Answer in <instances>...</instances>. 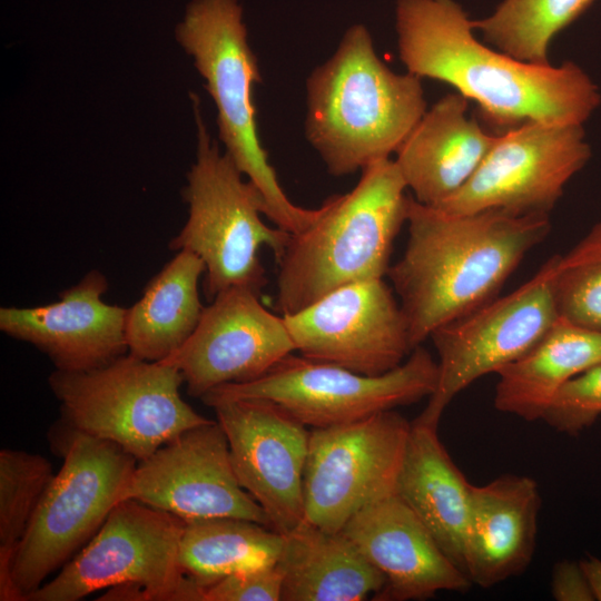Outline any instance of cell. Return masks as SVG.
<instances>
[{
    "label": "cell",
    "mask_w": 601,
    "mask_h": 601,
    "mask_svg": "<svg viewBox=\"0 0 601 601\" xmlns=\"http://www.w3.org/2000/svg\"><path fill=\"white\" fill-rule=\"evenodd\" d=\"M259 296L246 287L219 293L190 337L160 361L181 373L189 395L201 398L217 386L256 380L295 351L284 317Z\"/></svg>",
    "instance_id": "obj_16"
},
{
    "label": "cell",
    "mask_w": 601,
    "mask_h": 601,
    "mask_svg": "<svg viewBox=\"0 0 601 601\" xmlns=\"http://www.w3.org/2000/svg\"><path fill=\"white\" fill-rule=\"evenodd\" d=\"M204 262L181 249L146 285L126 315L128 353L159 362L177 351L194 333L204 307L198 284Z\"/></svg>",
    "instance_id": "obj_25"
},
{
    "label": "cell",
    "mask_w": 601,
    "mask_h": 601,
    "mask_svg": "<svg viewBox=\"0 0 601 601\" xmlns=\"http://www.w3.org/2000/svg\"><path fill=\"white\" fill-rule=\"evenodd\" d=\"M282 316L302 356L363 375L387 373L413 351L405 315L383 278L345 285Z\"/></svg>",
    "instance_id": "obj_14"
},
{
    "label": "cell",
    "mask_w": 601,
    "mask_h": 601,
    "mask_svg": "<svg viewBox=\"0 0 601 601\" xmlns=\"http://www.w3.org/2000/svg\"><path fill=\"white\" fill-rule=\"evenodd\" d=\"M436 383L437 362L421 345L401 365L375 376L289 354L263 376L217 386L201 401L211 407L267 400L306 426L327 428L428 398Z\"/></svg>",
    "instance_id": "obj_10"
},
{
    "label": "cell",
    "mask_w": 601,
    "mask_h": 601,
    "mask_svg": "<svg viewBox=\"0 0 601 601\" xmlns=\"http://www.w3.org/2000/svg\"><path fill=\"white\" fill-rule=\"evenodd\" d=\"M580 564L590 582L595 600L601 601V560L589 555Z\"/></svg>",
    "instance_id": "obj_33"
},
{
    "label": "cell",
    "mask_w": 601,
    "mask_h": 601,
    "mask_svg": "<svg viewBox=\"0 0 601 601\" xmlns=\"http://www.w3.org/2000/svg\"><path fill=\"white\" fill-rule=\"evenodd\" d=\"M395 29L407 72L451 85L505 131L526 121L583 125L600 105L578 65H534L491 49L454 0H397Z\"/></svg>",
    "instance_id": "obj_1"
},
{
    "label": "cell",
    "mask_w": 601,
    "mask_h": 601,
    "mask_svg": "<svg viewBox=\"0 0 601 601\" xmlns=\"http://www.w3.org/2000/svg\"><path fill=\"white\" fill-rule=\"evenodd\" d=\"M108 282L91 270L63 290L59 300L36 307H1L0 329L32 344L61 371L106 365L128 351L127 308L102 298Z\"/></svg>",
    "instance_id": "obj_19"
},
{
    "label": "cell",
    "mask_w": 601,
    "mask_h": 601,
    "mask_svg": "<svg viewBox=\"0 0 601 601\" xmlns=\"http://www.w3.org/2000/svg\"><path fill=\"white\" fill-rule=\"evenodd\" d=\"M554 287L560 318L601 332V221L560 255Z\"/></svg>",
    "instance_id": "obj_29"
},
{
    "label": "cell",
    "mask_w": 601,
    "mask_h": 601,
    "mask_svg": "<svg viewBox=\"0 0 601 601\" xmlns=\"http://www.w3.org/2000/svg\"><path fill=\"white\" fill-rule=\"evenodd\" d=\"M53 475L50 462L40 454L12 449L0 451L1 601H13L11 563Z\"/></svg>",
    "instance_id": "obj_28"
},
{
    "label": "cell",
    "mask_w": 601,
    "mask_h": 601,
    "mask_svg": "<svg viewBox=\"0 0 601 601\" xmlns=\"http://www.w3.org/2000/svg\"><path fill=\"white\" fill-rule=\"evenodd\" d=\"M412 423L394 410L309 432L304 521L338 533L367 504L396 492Z\"/></svg>",
    "instance_id": "obj_12"
},
{
    "label": "cell",
    "mask_w": 601,
    "mask_h": 601,
    "mask_svg": "<svg viewBox=\"0 0 601 601\" xmlns=\"http://www.w3.org/2000/svg\"><path fill=\"white\" fill-rule=\"evenodd\" d=\"M282 601H361L376 597L384 575L342 533L303 521L285 534Z\"/></svg>",
    "instance_id": "obj_23"
},
{
    "label": "cell",
    "mask_w": 601,
    "mask_h": 601,
    "mask_svg": "<svg viewBox=\"0 0 601 601\" xmlns=\"http://www.w3.org/2000/svg\"><path fill=\"white\" fill-rule=\"evenodd\" d=\"M211 407L238 482L262 506L272 529L289 533L304 521L307 426L267 400L240 398Z\"/></svg>",
    "instance_id": "obj_17"
},
{
    "label": "cell",
    "mask_w": 601,
    "mask_h": 601,
    "mask_svg": "<svg viewBox=\"0 0 601 601\" xmlns=\"http://www.w3.org/2000/svg\"><path fill=\"white\" fill-rule=\"evenodd\" d=\"M551 593L558 601H593L594 593L579 562L562 560L554 564Z\"/></svg>",
    "instance_id": "obj_32"
},
{
    "label": "cell",
    "mask_w": 601,
    "mask_h": 601,
    "mask_svg": "<svg viewBox=\"0 0 601 601\" xmlns=\"http://www.w3.org/2000/svg\"><path fill=\"white\" fill-rule=\"evenodd\" d=\"M339 533L384 575L375 600H424L473 584L396 492L361 509Z\"/></svg>",
    "instance_id": "obj_18"
},
{
    "label": "cell",
    "mask_w": 601,
    "mask_h": 601,
    "mask_svg": "<svg viewBox=\"0 0 601 601\" xmlns=\"http://www.w3.org/2000/svg\"><path fill=\"white\" fill-rule=\"evenodd\" d=\"M283 581L279 562L236 572L207 585L203 601H282Z\"/></svg>",
    "instance_id": "obj_31"
},
{
    "label": "cell",
    "mask_w": 601,
    "mask_h": 601,
    "mask_svg": "<svg viewBox=\"0 0 601 601\" xmlns=\"http://www.w3.org/2000/svg\"><path fill=\"white\" fill-rule=\"evenodd\" d=\"M406 189L395 160L385 158L365 167L351 191L328 197L277 260L276 309L293 314L345 285L383 278L406 221Z\"/></svg>",
    "instance_id": "obj_4"
},
{
    "label": "cell",
    "mask_w": 601,
    "mask_h": 601,
    "mask_svg": "<svg viewBox=\"0 0 601 601\" xmlns=\"http://www.w3.org/2000/svg\"><path fill=\"white\" fill-rule=\"evenodd\" d=\"M184 524L136 500L120 501L86 546L27 601H78L116 585L119 600L203 601L205 588L179 562Z\"/></svg>",
    "instance_id": "obj_8"
},
{
    "label": "cell",
    "mask_w": 601,
    "mask_h": 601,
    "mask_svg": "<svg viewBox=\"0 0 601 601\" xmlns=\"http://www.w3.org/2000/svg\"><path fill=\"white\" fill-rule=\"evenodd\" d=\"M62 466L47 486L14 553L13 601H27L45 579L101 528L124 492L137 460L115 443L69 427Z\"/></svg>",
    "instance_id": "obj_9"
},
{
    "label": "cell",
    "mask_w": 601,
    "mask_h": 601,
    "mask_svg": "<svg viewBox=\"0 0 601 601\" xmlns=\"http://www.w3.org/2000/svg\"><path fill=\"white\" fill-rule=\"evenodd\" d=\"M467 102L457 91L441 98L395 152L401 175L421 204L435 207L454 195L497 138L466 116Z\"/></svg>",
    "instance_id": "obj_21"
},
{
    "label": "cell",
    "mask_w": 601,
    "mask_h": 601,
    "mask_svg": "<svg viewBox=\"0 0 601 601\" xmlns=\"http://www.w3.org/2000/svg\"><path fill=\"white\" fill-rule=\"evenodd\" d=\"M406 223L405 250L386 274L400 297L413 349L436 328L493 299L551 230L546 214H453L412 195Z\"/></svg>",
    "instance_id": "obj_2"
},
{
    "label": "cell",
    "mask_w": 601,
    "mask_h": 601,
    "mask_svg": "<svg viewBox=\"0 0 601 601\" xmlns=\"http://www.w3.org/2000/svg\"><path fill=\"white\" fill-rule=\"evenodd\" d=\"M541 496L530 476L504 474L472 485L465 540V571L489 589L522 574L536 542Z\"/></svg>",
    "instance_id": "obj_20"
},
{
    "label": "cell",
    "mask_w": 601,
    "mask_h": 601,
    "mask_svg": "<svg viewBox=\"0 0 601 601\" xmlns=\"http://www.w3.org/2000/svg\"><path fill=\"white\" fill-rule=\"evenodd\" d=\"M184 521L237 518L272 528L262 506L235 474L226 434L217 421L183 432L138 461L124 492Z\"/></svg>",
    "instance_id": "obj_15"
},
{
    "label": "cell",
    "mask_w": 601,
    "mask_h": 601,
    "mask_svg": "<svg viewBox=\"0 0 601 601\" xmlns=\"http://www.w3.org/2000/svg\"><path fill=\"white\" fill-rule=\"evenodd\" d=\"M176 38L206 81L225 152L257 190L263 214L280 229L302 231L316 219L319 207L307 209L287 197L260 142L252 90L262 75L238 0H193Z\"/></svg>",
    "instance_id": "obj_5"
},
{
    "label": "cell",
    "mask_w": 601,
    "mask_h": 601,
    "mask_svg": "<svg viewBox=\"0 0 601 601\" xmlns=\"http://www.w3.org/2000/svg\"><path fill=\"white\" fill-rule=\"evenodd\" d=\"M601 363V332L559 318L528 353L496 374L494 406L524 421L542 420L556 392Z\"/></svg>",
    "instance_id": "obj_24"
},
{
    "label": "cell",
    "mask_w": 601,
    "mask_h": 601,
    "mask_svg": "<svg viewBox=\"0 0 601 601\" xmlns=\"http://www.w3.org/2000/svg\"><path fill=\"white\" fill-rule=\"evenodd\" d=\"M590 156L582 125L526 121L497 135L471 178L435 207L453 214L549 215Z\"/></svg>",
    "instance_id": "obj_13"
},
{
    "label": "cell",
    "mask_w": 601,
    "mask_h": 601,
    "mask_svg": "<svg viewBox=\"0 0 601 601\" xmlns=\"http://www.w3.org/2000/svg\"><path fill=\"white\" fill-rule=\"evenodd\" d=\"M183 382L175 366L129 353L96 368L49 376L69 427L115 443L137 461L213 421L183 400Z\"/></svg>",
    "instance_id": "obj_7"
},
{
    "label": "cell",
    "mask_w": 601,
    "mask_h": 601,
    "mask_svg": "<svg viewBox=\"0 0 601 601\" xmlns=\"http://www.w3.org/2000/svg\"><path fill=\"white\" fill-rule=\"evenodd\" d=\"M472 485L442 444L437 426L413 421L396 493L464 573Z\"/></svg>",
    "instance_id": "obj_22"
},
{
    "label": "cell",
    "mask_w": 601,
    "mask_h": 601,
    "mask_svg": "<svg viewBox=\"0 0 601 601\" xmlns=\"http://www.w3.org/2000/svg\"><path fill=\"white\" fill-rule=\"evenodd\" d=\"M594 0H503L495 11L472 20L483 39L524 62L550 65L553 37L573 22Z\"/></svg>",
    "instance_id": "obj_27"
},
{
    "label": "cell",
    "mask_w": 601,
    "mask_h": 601,
    "mask_svg": "<svg viewBox=\"0 0 601 601\" xmlns=\"http://www.w3.org/2000/svg\"><path fill=\"white\" fill-rule=\"evenodd\" d=\"M559 257H551L512 293L491 299L431 334L439 355L437 383L414 421L437 426L459 393L522 357L551 329L560 318L554 287Z\"/></svg>",
    "instance_id": "obj_11"
},
{
    "label": "cell",
    "mask_w": 601,
    "mask_h": 601,
    "mask_svg": "<svg viewBox=\"0 0 601 601\" xmlns=\"http://www.w3.org/2000/svg\"><path fill=\"white\" fill-rule=\"evenodd\" d=\"M601 416V363L568 381L542 420L553 430L577 436Z\"/></svg>",
    "instance_id": "obj_30"
},
{
    "label": "cell",
    "mask_w": 601,
    "mask_h": 601,
    "mask_svg": "<svg viewBox=\"0 0 601 601\" xmlns=\"http://www.w3.org/2000/svg\"><path fill=\"white\" fill-rule=\"evenodd\" d=\"M193 98L197 154L184 190L188 219L171 238L169 248L187 249L204 262V292L208 299L233 287L260 294L267 278L259 249L269 247L277 262L290 233L262 220L257 190L243 179L230 157L220 152L206 128L198 100Z\"/></svg>",
    "instance_id": "obj_6"
},
{
    "label": "cell",
    "mask_w": 601,
    "mask_h": 601,
    "mask_svg": "<svg viewBox=\"0 0 601 601\" xmlns=\"http://www.w3.org/2000/svg\"><path fill=\"white\" fill-rule=\"evenodd\" d=\"M305 87V137L335 177L390 158L426 111L422 79L391 70L362 23L345 31Z\"/></svg>",
    "instance_id": "obj_3"
},
{
    "label": "cell",
    "mask_w": 601,
    "mask_h": 601,
    "mask_svg": "<svg viewBox=\"0 0 601 601\" xmlns=\"http://www.w3.org/2000/svg\"><path fill=\"white\" fill-rule=\"evenodd\" d=\"M285 534L237 518L185 521L179 545L184 572L200 585L229 574L277 564Z\"/></svg>",
    "instance_id": "obj_26"
}]
</instances>
